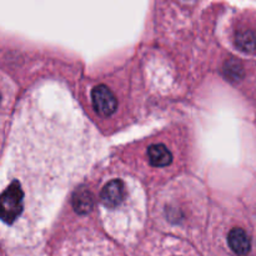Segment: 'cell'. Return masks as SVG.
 <instances>
[{"mask_svg":"<svg viewBox=\"0 0 256 256\" xmlns=\"http://www.w3.org/2000/svg\"><path fill=\"white\" fill-rule=\"evenodd\" d=\"M92 102L100 116H110L118 108V100L106 85H98L92 90Z\"/></svg>","mask_w":256,"mask_h":256,"instance_id":"cell-2","label":"cell"},{"mask_svg":"<svg viewBox=\"0 0 256 256\" xmlns=\"http://www.w3.org/2000/svg\"><path fill=\"white\" fill-rule=\"evenodd\" d=\"M149 162L152 166L164 168L172 162V155L170 150L162 144H154L148 150Z\"/></svg>","mask_w":256,"mask_h":256,"instance_id":"cell-4","label":"cell"},{"mask_svg":"<svg viewBox=\"0 0 256 256\" xmlns=\"http://www.w3.org/2000/svg\"><path fill=\"white\" fill-rule=\"evenodd\" d=\"M72 206L76 210V212H80V214L89 212L92 209V196L89 190H78L72 196Z\"/></svg>","mask_w":256,"mask_h":256,"instance_id":"cell-5","label":"cell"},{"mask_svg":"<svg viewBox=\"0 0 256 256\" xmlns=\"http://www.w3.org/2000/svg\"><path fill=\"white\" fill-rule=\"evenodd\" d=\"M236 45L242 52H254L256 49V36L250 30H240L235 36Z\"/></svg>","mask_w":256,"mask_h":256,"instance_id":"cell-6","label":"cell"},{"mask_svg":"<svg viewBox=\"0 0 256 256\" xmlns=\"http://www.w3.org/2000/svg\"><path fill=\"white\" fill-rule=\"evenodd\" d=\"M228 242H229L230 249L236 255L244 256L249 254L250 248H252L249 235L242 228H234L232 230H230Z\"/></svg>","mask_w":256,"mask_h":256,"instance_id":"cell-3","label":"cell"},{"mask_svg":"<svg viewBox=\"0 0 256 256\" xmlns=\"http://www.w3.org/2000/svg\"><path fill=\"white\" fill-rule=\"evenodd\" d=\"M128 195H129V190H128L126 184L122 180L114 179L108 182L102 186L100 192V202L105 209L116 210L122 206Z\"/></svg>","mask_w":256,"mask_h":256,"instance_id":"cell-1","label":"cell"}]
</instances>
